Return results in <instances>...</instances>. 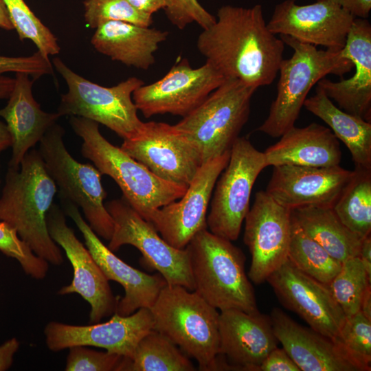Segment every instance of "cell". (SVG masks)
Here are the masks:
<instances>
[{
    "mask_svg": "<svg viewBox=\"0 0 371 371\" xmlns=\"http://www.w3.org/2000/svg\"><path fill=\"white\" fill-rule=\"evenodd\" d=\"M355 16L333 0H317L300 5L295 0H285L273 10L268 29L326 49L341 50Z\"/></svg>",
    "mask_w": 371,
    "mask_h": 371,
    "instance_id": "e0dca14e",
    "label": "cell"
},
{
    "mask_svg": "<svg viewBox=\"0 0 371 371\" xmlns=\"http://www.w3.org/2000/svg\"><path fill=\"white\" fill-rule=\"evenodd\" d=\"M64 128L54 124L39 142L38 151L46 170L59 188L60 197L80 207L92 230L104 240L111 238L114 223L106 210L102 174L93 165L76 161L64 143Z\"/></svg>",
    "mask_w": 371,
    "mask_h": 371,
    "instance_id": "9c48e42d",
    "label": "cell"
},
{
    "mask_svg": "<svg viewBox=\"0 0 371 371\" xmlns=\"http://www.w3.org/2000/svg\"><path fill=\"white\" fill-rule=\"evenodd\" d=\"M154 328L150 308H141L131 315L114 313L103 323L78 326L52 321L44 328L47 347L60 352L75 346H93L131 358L140 341Z\"/></svg>",
    "mask_w": 371,
    "mask_h": 371,
    "instance_id": "ac0fdd59",
    "label": "cell"
},
{
    "mask_svg": "<svg viewBox=\"0 0 371 371\" xmlns=\"http://www.w3.org/2000/svg\"><path fill=\"white\" fill-rule=\"evenodd\" d=\"M120 148L158 177L188 186L203 165L190 139L175 125L144 122L140 135L124 139Z\"/></svg>",
    "mask_w": 371,
    "mask_h": 371,
    "instance_id": "4fadbf2b",
    "label": "cell"
},
{
    "mask_svg": "<svg viewBox=\"0 0 371 371\" xmlns=\"http://www.w3.org/2000/svg\"><path fill=\"white\" fill-rule=\"evenodd\" d=\"M196 47L226 78L258 89L271 85L277 76L284 43L268 29L261 5H226L199 34Z\"/></svg>",
    "mask_w": 371,
    "mask_h": 371,
    "instance_id": "6da1fadb",
    "label": "cell"
},
{
    "mask_svg": "<svg viewBox=\"0 0 371 371\" xmlns=\"http://www.w3.org/2000/svg\"><path fill=\"white\" fill-rule=\"evenodd\" d=\"M335 341L364 371L370 370L371 320L360 311L346 317Z\"/></svg>",
    "mask_w": 371,
    "mask_h": 371,
    "instance_id": "e575fe53",
    "label": "cell"
},
{
    "mask_svg": "<svg viewBox=\"0 0 371 371\" xmlns=\"http://www.w3.org/2000/svg\"><path fill=\"white\" fill-rule=\"evenodd\" d=\"M188 356L172 341L153 329L137 344L127 358L124 371H193Z\"/></svg>",
    "mask_w": 371,
    "mask_h": 371,
    "instance_id": "4dcf8cb0",
    "label": "cell"
},
{
    "mask_svg": "<svg viewBox=\"0 0 371 371\" xmlns=\"http://www.w3.org/2000/svg\"><path fill=\"white\" fill-rule=\"evenodd\" d=\"M25 73H16L14 85L7 104L0 109L12 137V156L8 168L19 169L25 155L39 142L61 117L41 109L32 95L34 80Z\"/></svg>",
    "mask_w": 371,
    "mask_h": 371,
    "instance_id": "d4e9b609",
    "label": "cell"
},
{
    "mask_svg": "<svg viewBox=\"0 0 371 371\" xmlns=\"http://www.w3.org/2000/svg\"><path fill=\"white\" fill-rule=\"evenodd\" d=\"M66 371H124L126 357L90 349L85 346L68 348Z\"/></svg>",
    "mask_w": 371,
    "mask_h": 371,
    "instance_id": "74e56055",
    "label": "cell"
},
{
    "mask_svg": "<svg viewBox=\"0 0 371 371\" xmlns=\"http://www.w3.org/2000/svg\"><path fill=\"white\" fill-rule=\"evenodd\" d=\"M280 36L293 49V54L280 64L276 98L267 118L258 128L272 137H280L295 126L308 93L321 79L328 74L342 78L353 67L341 50L318 49L317 46L293 37Z\"/></svg>",
    "mask_w": 371,
    "mask_h": 371,
    "instance_id": "5b68a950",
    "label": "cell"
},
{
    "mask_svg": "<svg viewBox=\"0 0 371 371\" xmlns=\"http://www.w3.org/2000/svg\"><path fill=\"white\" fill-rule=\"evenodd\" d=\"M355 68L348 79H321L319 87L341 110L371 122V25L367 19L355 17L341 49Z\"/></svg>",
    "mask_w": 371,
    "mask_h": 371,
    "instance_id": "7402d4cb",
    "label": "cell"
},
{
    "mask_svg": "<svg viewBox=\"0 0 371 371\" xmlns=\"http://www.w3.org/2000/svg\"><path fill=\"white\" fill-rule=\"evenodd\" d=\"M355 17L367 19L371 10V0H333Z\"/></svg>",
    "mask_w": 371,
    "mask_h": 371,
    "instance_id": "b9f144b4",
    "label": "cell"
},
{
    "mask_svg": "<svg viewBox=\"0 0 371 371\" xmlns=\"http://www.w3.org/2000/svg\"><path fill=\"white\" fill-rule=\"evenodd\" d=\"M14 78L0 76V99L8 98L14 85Z\"/></svg>",
    "mask_w": 371,
    "mask_h": 371,
    "instance_id": "bcb514c9",
    "label": "cell"
},
{
    "mask_svg": "<svg viewBox=\"0 0 371 371\" xmlns=\"http://www.w3.org/2000/svg\"><path fill=\"white\" fill-rule=\"evenodd\" d=\"M359 257L366 269L368 278L371 280V236L362 239Z\"/></svg>",
    "mask_w": 371,
    "mask_h": 371,
    "instance_id": "f6af8a7d",
    "label": "cell"
},
{
    "mask_svg": "<svg viewBox=\"0 0 371 371\" xmlns=\"http://www.w3.org/2000/svg\"><path fill=\"white\" fill-rule=\"evenodd\" d=\"M280 302L313 330L335 340L346 316L328 284L297 269L289 260L267 279Z\"/></svg>",
    "mask_w": 371,
    "mask_h": 371,
    "instance_id": "d6986e66",
    "label": "cell"
},
{
    "mask_svg": "<svg viewBox=\"0 0 371 371\" xmlns=\"http://www.w3.org/2000/svg\"><path fill=\"white\" fill-rule=\"evenodd\" d=\"M0 251L15 259L25 274L32 278L42 280L46 277L49 263L36 256L16 230L3 221H0Z\"/></svg>",
    "mask_w": 371,
    "mask_h": 371,
    "instance_id": "8d00e7d4",
    "label": "cell"
},
{
    "mask_svg": "<svg viewBox=\"0 0 371 371\" xmlns=\"http://www.w3.org/2000/svg\"><path fill=\"white\" fill-rule=\"evenodd\" d=\"M265 168L263 152L257 150L248 138L238 137L213 190L206 218L210 232L231 241L237 240L249 210L254 183Z\"/></svg>",
    "mask_w": 371,
    "mask_h": 371,
    "instance_id": "30bf717a",
    "label": "cell"
},
{
    "mask_svg": "<svg viewBox=\"0 0 371 371\" xmlns=\"http://www.w3.org/2000/svg\"><path fill=\"white\" fill-rule=\"evenodd\" d=\"M291 219L288 260L303 273L328 285L341 269L342 262L309 237L292 216Z\"/></svg>",
    "mask_w": 371,
    "mask_h": 371,
    "instance_id": "1f68e13d",
    "label": "cell"
},
{
    "mask_svg": "<svg viewBox=\"0 0 371 371\" xmlns=\"http://www.w3.org/2000/svg\"><path fill=\"white\" fill-rule=\"evenodd\" d=\"M0 184H1V179H0Z\"/></svg>",
    "mask_w": 371,
    "mask_h": 371,
    "instance_id": "f907efd6",
    "label": "cell"
},
{
    "mask_svg": "<svg viewBox=\"0 0 371 371\" xmlns=\"http://www.w3.org/2000/svg\"><path fill=\"white\" fill-rule=\"evenodd\" d=\"M370 282L359 257L355 256L342 262L328 286L346 316L350 317L360 311L363 296Z\"/></svg>",
    "mask_w": 371,
    "mask_h": 371,
    "instance_id": "d6a6232c",
    "label": "cell"
},
{
    "mask_svg": "<svg viewBox=\"0 0 371 371\" xmlns=\"http://www.w3.org/2000/svg\"><path fill=\"white\" fill-rule=\"evenodd\" d=\"M84 18L87 25L95 29L106 21H122L150 27L153 17L131 5L126 0H85Z\"/></svg>",
    "mask_w": 371,
    "mask_h": 371,
    "instance_id": "d590c367",
    "label": "cell"
},
{
    "mask_svg": "<svg viewBox=\"0 0 371 371\" xmlns=\"http://www.w3.org/2000/svg\"><path fill=\"white\" fill-rule=\"evenodd\" d=\"M65 211L80 231L85 243L107 280L119 283L124 295L118 299L115 313L122 316L133 314L141 308H150L161 290L167 284L160 274L149 275L130 266L105 246L82 218L78 207L60 198Z\"/></svg>",
    "mask_w": 371,
    "mask_h": 371,
    "instance_id": "ffe728a7",
    "label": "cell"
},
{
    "mask_svg": "<svg viewBox=\"0 0 371 371\" xmlns=\"http://www.w3.org/2000/svg\"><path fill=\"white\" fill-rule=\"evenodd\" d=\"M352 175L340 166H274L266 192L282 206L293 210L305 206L333 207Z\"/></svg>",
    "mask_w": 371,
    "mask_h": 371,
    "instance_id": "44dd1931",
    "label": "cell"
},
{
    "mask_svg": "<svg viewBox=\"0 0 371 371\" xmlns=\"http://www.w3.org/2000/svg\"><path fill=\"white\" fill-rule=\"evenodd\" d=\"M219 350L232 368L258 370L268 354L278 347L269 316L237 309L219 313Z\"/></svg>",
    "mask_w": 371,
    "mask_h": 371,
    "instance_id": "603a6c76",
    "label": "cell"
},
{
    "mask_svg": "<svg viewBox=\"0 0 371 371\" xmlns=\"http://www.w3.org/2000/svg\"><path fill=\"white\" fill-rule=\"evenodd\" d=\"M168 32L122 21H106L95 28L91 43L100 53L127 66L146 70Z\"/></svg>",
    "mask_w": 371,
    "mask_h": 371,
    "instance_id": "4316f807",
    "label": "cell"
},
{
    "mask_svg": "<svg viewBox=\"0 0 371 371\" xmlns=\"http://www.w3.org/2000/svg\"><path fill=\"white\" fill-rule=\"evenodd\" d=\"M105 207L114 223L108 245L110 250L115 251L123 245H132L141 252L145 262L164 277L168 284L194 290L186 249H176L166 242L154 225L142 218L123 197L107 202Z\"/></svg>",
    "mask_w": 371,
    "mask_h": 371,
    "instance_id": "8fae6325",
    "label": "cell"
},
{
    "mask_svg": "<svg viewBox=\"0 0 371 371\" xmlns=\"http://www.w3.org/2000/svg\"><path fill=\"white\" fill-rule=\"evenodd\" d=\"M228 150L204 163L185 194L159 208L150 221L161 238L173 247L183 249L199 231L207 228V211L216 182L227 166Z\"/></svg>",
    "mask_w": 371,
    "mask_h": 371,
    "instance_id": "2e32d148",
    "label": "cell"
},
{
    "mask_svg": "<svg viewBox=\"0 0 371 371\" xmlns=\"http://www.w3.org/2000/svg\"><path fill=\"white\" fill-rule=\"evenodd\" d=\"M244 243L251 256L249 279L261 284L287 260L291 236V210L266 191L256 193L245 220Z\"/></svg>",
    "mask_w": 371,
    "mask_h": 371,
    "instance_id": "5bb4252c",
    "label": "cell"
},
{
    "mask_svg": "<svg viewBox=\"0 0 371 371\" xmlns=\"http://www.w3.org/2000/svg\"><path fill=\"white\" fill-rule=\"evenodd\" d=\"M19 346L20 342L15 337L5 341L0 346V371L10 369Z\"/></svg>",
    "mask_w": 371,
    "mask_h": 371,
    "instance_id": "7bdbcfd3",
    "label": "cell"
},
{
    "mask_svg": "<svg viewBox=\"0 0 371 371\" xmlns=\"http://www.w3.org/2000/svg\"><path fill=\"white\" fill-rule=\"evenodd\" d=\"M258 370L300 371V369L283 348L276 347L262 361Z\"/></svg>",
    "mask_w": 371,
    "mask_h": 371,
    "instance_id": "60d3db41",
    "label": "cell"
},
{
    "mask_svg": "<svg viewBox=\"0 0 371 371\" xmlns=\"http://www.w3.org/2000/svg\"><path fill=\"white\" fill-rule=\"evenodd\" d=\"M21 41L30 39L45 58L60 52L58 39L34 14L24 0H3Z\"/></svg>",
    "mask_w": 371,
    "mask_h": 371,
    "instance_id": "836d02e7",
    "label": "cell"
},
{
    "mask_svg": "<svg viewBox=\"0 0 371 371\" xmlns=\"http://www.w3.org/2000/svg\"><path fill=\"white\" fill-rule=\"evenodd\" d=\"M52 63L67 86L57 111L60 116L91 120L106 126L123 139H133L140 135L144 122L137 115L132 95L144 84L142 80L131 77L106 87L78 75L59 58H54Z\"/></svg>",
    "mask_w": 371,
    "mask_h": 371,
    "instance_id": "52a82bcc",
    "label": "cell"
},
{
    "mask_svg": "<svg viewBox=\"0 0 371 371\" xmlns=\"http://www.w3.org/2000/svg\"><path fill=\"white\" fill-rule=\"evenodd\" d=\"M274 334L302 371H364L333 339L293 320L278 308L271 313Z\"/></svg>",
    "mask_w": 371,
    "mask_h": 371,
    "instance_id": "cb8c5ba5",
    "label": "cell"
},
{
    "mask_svg": "<svg viewBox=\"0 0 371 371\" xmlns=\"http://www.w3.org/2000/svg\"><path fill=\"white\" fill-rule=\"evenodd\" d=\"M56 192L38 150H29L19 169H8L0 197V221L13 227L36 256L58 266L64 261L63 254L47 225Z\"/></svg>",
    "mask_w": 371,
    "mask_h": 371,
    "instance_id": "7a4b0ae2",
    "label": "cell"
},
{
    "mask_svg": "<svg viewBox=\"0 0 371 371\" xmlns=\"http://www.w3.org/2000/svg\"><path fill=\"white\" fill-rule=\"evenodd\" d=\"M69 124L82 139L81 153L102 175L111 177L122 197L142 218L150 221L160 207L180 199L188 186L165 181L150 172L100 133L99 124L70 116Z\"/></svg>",
    "mask_w": 371,
    "mask_h": 371,
    "instance_id": "3957f363",
    "label": "cell"
},
{
    "mask_svg": "<svg viewBox=\"0 0 371 371\" xmlns=\"http://www.w3.org/2000/svg\"><path fill=\"white\" fill-rule=\"evenodd\" d=\"M47 225L52 238L65 251L74 271L71 282L63 286L58 293H78L86 300L91 307L90 324L113 315L118 298L87 247L67 226L65 213L56 204L53 203L47 213Z\"/></svg>",
    "mask_w": 371,
    "mask_h": 371,
    "instance_id": "9a60e30c",
    "label": "cell"
},
{
    "mask_svg": "<svg viewBox=\"0 0 371 371\" xmlns=\"http://www.w3.org/2000/svg\"><path fill=\"white\" fill-rule=\"evenodd\" d=\"M280 137L263 152L267 167H333L341 161L339 139L323 125L313 122L301 128L294 126Z\"/></svg>",
    "mask_w": 371,
    "mask_h": 371,
    "instance_id": "484cf974",
    "label": "cell"
},
{
    "mask_svg": "<svg viewBox=\"0 0 371 371\" xmlns=\"http://www.w3.org/2000/svg\"><path fill=\"white\" fill-rule=\"evenodd\" d=\"M171 23L179 30L196 23L203 30L212 25L216 17L208 12L197 0H170L164 9Z\"/></svg>",
    "mask_w": 371,
    "mask_h": 371,
    "instance_id": "f35d334b",
    "label": "cell"
},
{
    "mask_svg": "<svg viewBox=\"0 0 371 371\" xmlns=\"http://www.w3.org/2000/svg\"><path fill=\"white\" fill-rule=\"evenodd\" d=\"M341 223L361 239L371 232V168L355 167L333 207Z\"/></svg>",
    "mask_w": 371,
    "mask_h": 371,
    "instance_id": "f546056e",
    "label": "cell"
},
{
    "mask_svg": "<svg viewBox=\"0 0 371 371\" xmlns=\"http://www.w3.org/2000/svg\"><path fill=\"white\" fill-rule=\"evenodd\" d=\"M194 291L221 311L258 312L254 290L245 271V256L232 241L207 228L197 232L185 248Z\"/></svg>",
    "mask_w": 371,
    "mask_h": 371,
    "instance_id": "277c9868",
    "label": "cell"
},
{
    "mask_svg": "<svg viewBox=\"0 0 371 371\" xmlns=\"http://www.w3.org/2000/svg\"><path fill=\"white\" fill-rule=\"evenodd\" d=\"M225 79L208 62L193 68L184 58L174 65L162 78L139 87L133 93L132 98L137 110L146 118L166 113L183 117Z\"/></svg>",
    "mask_w": 371,
    "mask_h": 371,
    "instance_id": "7c38bea8",
    "label": "cell"
},
{
    "mask_svg": "<svg viewBox=\"0 0 371 371\" xmlns=\"http://www.w3.org/2000/svg\"><path fill=\"white\" fill-rule=\"evenodd\" d=\"M12 146V137L5 123L0 120V153Z\"/></svg>",
    "mask_w": 371,
    "mask_h": 371,
    "instance_id": "7dc6e473",
    "label": "cell"
},
{
    "mask_svg": "<svg viewBox=\"0 0 371 371\" xmlns=\"http://www.w3.org/2000/svg\"><path fill=\"white\" fill-rule=\"evenodd\" d=\"M131 5L139 11L152 16L155 12L165 9L169 4L170 0H126Z\"/></svg>",
    "mask_w": 371,
    "mask_h": 371,
    "instance_id": "ee69618b",
    "label": "cell"
},
{
    "mask_svg": "<svg viewBox=\"0 0 371 371\" xmlns=\"http://www.w3.org/2000/svg\"><path fill=\"white\" fill-rule=\"evenodd\" d=\"M7 72L25 73L34 80L44 75L54 74L51 61L38 51L29 56H0V76Z\"/></svg>",
    "mask_w": 371,
    "mask_h": 371,
    "instance_id": "ab89813d",
    "label": "cell"
},
{
    "mask_svg": "<svg viewBox=\"0 0 371 371\" xmlns=\"http://www.w3.org/2000/svg\"><path fill=\"white\" fill-rule=\"evenodd\" d=\"M302 230L331 256L343 262L359 256L362 239L339 220L333 207L305 206L291 210Z\"/></svg>",
    "mask_w": 371,
    "mask_h": 371,
    "instance_id": "f1b7e54d",
    "label": "cell"
},
{
    "mask_svg": "<svg viewBox=\"0 0 371 371\" xmlns=\"http://www.w3.org/2000/svg\"><path fill=\"white\" fill-rule=\"evenodd\" d=\"M154 330L194 359L201 370H212L219 350V313L194 291L166 284L150 308Z\"/></svg>",
    "mask_w": 371,
    "mask_h": 371,
    "instance_id": "8992f818",
    "label": "cell"
},
{
    "mask_svg": "<svg viewBox=\"0 0 371 371\" xmlns=\"http://www.w3.org/2000/svg\"><path fill=\"white\" fill-rule=\"evenodd\" d=\"M360 311L370 320H371V286L370 285L363 296Z\"/></svg>",
    "mask_w": 371,
    "mask_h": 371,
    "instance_id": "c3c4849f",
    "label": "cell"
},
{
    "mask_svg": "<svg viewBox=\"0 0 371 371\" xmlns=\"http://www.w3.org/2000/svg\"><path fill=\"white\" fill-rule=\"evenodd\" d=\"M304 106L324 121L335 137L345 144L355 167L371 168V122L335 106L318 86L315 93L305 100Z\"/></svg>",
    "mask_w": 371,
    "mask_h": 371,
    "instance_id": "83f0119b",
    "label": "cell"
},
{
    "mask_svg": "<svg viewBox=\"0 0 371 371\" xmlns=\"http://www.w3.org/2000/svg\"><path fill=\"white\" fill-rule=\"evenodd\" d=\"M256 89L237 79L226 78L175 124L196 147L203 164L231 150L248 120Z\"/></svg>",
    "mask_w": 371,
    "mask_h": 371,
    "instance_id": "ba28073f",
    "label": "cell"
},
{
    "mask_svg": "<svg viewBox=\"0 0 371 371\" xmlns=\"http://www.w3.org/2000/svg\"><path fill=\"white\" fill-rule=\"evenodd\" d=\"M0 27L5 30H14L13 25L3 0H0Z\"/></svg>",
    "mask_w": 371,
    "mask_h": 371,
    "instance_id": "681fc988",
    "label": "cell"
}]
</instances>
